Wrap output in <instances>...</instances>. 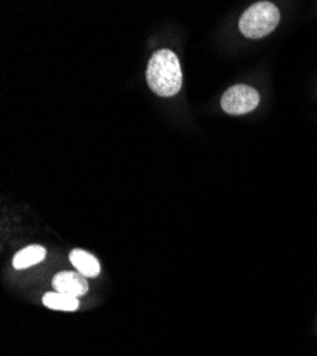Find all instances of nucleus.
Instances as JSON below:
<instances>
[{
  "label": "nucleus",
  "instance_id": "2",
  "mask_svg": "<svg viewBox=\"0 0 317 356\" xmlns=\"http://www.w3.org/2000/svg\"><path fill=\"white\" fill-rule=\"evenodd\" d=\"M280 22L279 9L271 2H257L248 8L239 19V31L248 39L271 35Z\"/></svg>",
  "mask_w": 317,
  "mask_h": 356
},
{
  "label": "nucleus",
  "instance_id": "3",
  "mask_svg": "<svg viewBox=\"0 0 317 356\" xmlns=\"http://www.w3.org/2000/svg\"><path fill=\"white\" fill-rule=\"evenodd\" d=\"M261 102L257 90L246 84H237L223 93L221 99V107L225 113L241 115L253 111Z\"/></svg>",
  "mask_w": 317,
  "mask_h": 356
},
{
  "label": "nucleus",
  "instance_id": "5",
  "mask_svg": "<svg viewBox=\"0 0 317 356\" xmlns=\"http://www.w3.org/2000/svg\"><path fill=\"white\" fill-rule=\"evenodd\" d=\"M70 262L76 266L77 273L84 275L85 278H94L101 273L100 262L94 255L83 250H73L70 252Z\"/></svg>",
  "mask_w": 317,
  "mask_h": 356
},
{
  "label": "nucleus",
  "instance_id": "7",
  "mask_svg": "<svg viewBox=\"0 0 317 356\" xmlns=\"http://www.w3.org/2000/svg\"><path fill=\"white\" fill-rule=\"evenodd\" d=\"M43 304L55 311H65V312H73L77 311L80 307V301L74 296L62 293V292H47L43 296Z\"/></svg>",
  "mask_w": 317,
  "mask_h": 356
},
{
  "label": "nucleus",
  "instance_id": "4",
  "mask_svg": "<svg viewBox=\"0 0 317 356\" xmlns=\"http://www.w3.org/2000/svg\"><path fill=\"white\" fill-rule=\"evenodd\" d=\"M53 286L57 292L74 296V298L89 292V282L80 273H59L53 278Z\"/></svg>",
  "mask_w": 317,
  "mask_h": 356
},
{
  "label": "nucleus",
  "instance_id": "1",
  "mask_svg": "<svg viewBox=\"0 0 317 356\" xmlns=\"http://www.w3.org/2000/svg\"><path fill=\"white\" fill-rule=\"evenodd\" d=\"M147 81L157 96H175L182 87V72L177 54L168 49L157 50L150 58Z\"/></svg>",
  "mask_w": 317,
  "mask_h": 356
},
{
  "label": "nucleus",
  "instance_id": "6",
  "mask_svg": "<svg viewBox=\"0 0 317 356\" xmlns=\"http://www.w3.org/2000/svg\"><path fill=\"white\" fill-rule=\"evenodd\" d=\"M46 258V250L42 245H31L19 251L13 258V266L16 270H26L42 262Z\"/></svg>",
  "mask_w": 317,
  "mask_h": 356
}]
</instances>
